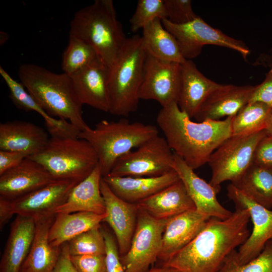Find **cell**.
Wrapping results in <instances>:
<instances>
[{"instance_id":"6da1fadb","label":"cell","mask_w":272,"mask_h":272,"mask_svg":"<svg viewBox=\"0 0 272 272\" xmlns=\"http://www.w3.org/2000/svg\"><path fill=\"white\" fill-rule=\"evenodd\" d=\"M236 208L225 220L211 218L191 242L160 266L180 272H218L227 257L250 233L248 210Z\"/></svg>"},{"instance_id":"7a4b0ae2","label":"cell","mask_w":272,"mask_h":272,"mask_svg":"<svg viewBox=\"0 0 272 272\" xmlns=\"http://www.w3.org/2000/svg\"><path fill=\"white\" fill-rule=\"evenodd\" d=\"M233 116L194 122L174 102L162 107L156 120L171 150L194 170L208 163L213 153L232 135Z\"/></svg>"},{"instance_id":"3957f363","label":"cell","mask_w":272,"mask_h":272,"mask_svg":"<svg viewBox=\"0 0 272 272\" xmlns=\"http://www.w3.org/2000/svg\"><path fill=\"white\" fill-rule=\"evenodd\" d=\"M21 83L51 116L69 120L81 131L91 127L85 121L81 102L70 76L31 63L20 66Z\"/></svg>"},{"instance_id":"277c9868","label":"cell","mask_w":272,"mask_h":272,"mask_svg":"<svg viewBox=\"0 0 272 272\" xmlns=\"http://www.w3.org/2000/svg\"><path fill=\"white\" fill-rule=\"evenodd\" d=\"M69 36L92 46L108 67L127 39L112 0H96L76 12L70 22Z\"/></svg>"},{"instance_id":"5b68a950","label":"cell","mask_w":272,"mask_h":272,"mask_svg":"<svg viewBox=\"0 0 272 272\" xmlns=\"http://www.w3.org/2000/svg\"><path fill=\"white\" fill-rule=\"evenodd\" d=\"M146 56L142 36L135 35L127 38L109 67L111 114L126 117L137 110Z\"/></svg>"},{"instance_id":"8992f818","label":"cell","mask_w":272,"mask_h":272,"mask_svg":"<svg viewBox=\"0 0 272 272\" xmlns=\"http://www.w3.org/2000/svg\"><path fill=\"white\" fill-rule=\"evenodd\" d=\"M157 135L154 125L122 118L102 120L94 128L81 131L78 138L88 142L95 150L103 177L109 174L119 157Z\"/></svg>"},{"instance_id":"52a82bcc","label":"cell","mask_w":272,"mask_h":272,"mask_svg":"<svg viewBox=\"0 0 272 272\" xmlns=\"http://www.w3.org/2000/svg\"><path fill=\"white\" fill-rule=\"evenodd\" d=\"M28 158L41 164L55 180L81 182L98 164L92 146L79 138L50 137L41 152Z\"/></svg>"},{"instance_id":"ba28073f","label":"cell","mask_w":272,"mask_h":272,"mask_svg":"<svg viewBox=\"0 0 272 272\" xmlns=\"http://www.w3.org/2000/svg\"><path fill=\"white\" fill-rule=\"evenodd\" d=\"M267 133L265 129L226 140L211 155L208 163L212 170L210 183L220 186L224 181H237L253 163L256 146Z\"/></svg>"},{"instance_id":"9c48e42d","label":"cell","mask_w":272,"mask_h":272,"mask_svg":"<svg viewBox=\"0 0 272 272\" xmlns=\"http://www.w3.org/2000/svg\"><path fill=\"white\" fill-rule=\"evenodd\" d=\"M174 160V152L165 138L158 135L119 157L108 175L159 176L173 170Z\"/></svg>"},{"instance_id":"30bf717a","label":"cell","mask_w":272,"mask_h":272,"mask_svg":"<svg viewBox=\"0 0 272 272\" xmlns=\"http://www.w3.org/2000/svg\"><path fill=\"white\" fill-rule=\"evenodd\" d=\"M164 27L176 39L181 54L187 60L197 57L206 45L226 47L238 52L246 60L250 50L242 41L230 37L208 24L199 17L187 23L176 25L167 19L161 20Z\"/></svg>"},{"instance_id":"8fae6325","label":"cell","mask_w":272,"mask_h":272,"mask_svg":"<svg viewBox=\"0 0 272 272\" xmlns=\"http://www.w3.org/2000/svg\"><path fill=\"white\" fill-rule=\"evenodd\" d=\"M169 219L155 218L139 208L137 226L129 249L120 256L125 272H144L157 260Z\"/></svg>"},{"instance_id":"7c38bea8","label":"cell","mask_w":272,"mask_h":272,"mask_svg":"<svg viewBox=\"0 0 272 272\" xmlns=\"http://www.w3.org/2000/svg\"><path fill=\"white\" fill-rule=\"evenodd\" d=\"M181 64L156 58L147 53L139 98L157 101L162 107L178 102Z\"/></svg>"},{"instance_id":"4fadbf2b","label":"cell","mask_w":272,"mask_h":272,"mask_svg":"<svg viewBox=\"0 0 272 272\" xmlns=\"http://www.w3.org/2000/svg\"><path fill=\"white\" fill-rule=\"evenodd\" d=\"M227 189L228 197L236 207L248 210L253 224L249 236L235 252L238 262L244 264L256 257L272 238V210L255 202L232 183Z\"/></svg>"},{"instance_id":"5bb4252c","label":"cell","mask_w":272,"mask_h":272,"mask_svg":"<svg viewBox=\"0 0 272 272\" xmlns=\"http://www.w3.org/2000/svg\"><path fill=\"white\" fill-rule=\"evenodd\" d=\"M79 182L72 180H55L17 198L6 200L13 215L28 217L36 222L55 215L54 211L65 201L72 189Z\"/></svg>"},{"instance_id":"9a60e30c","label":"cell","mask_w":272,"mask_h":272,"mask_svg":"<svg viewBox=\"0 0 272 272\" xmlns=\"http://www.w3.org/2000/svg\"><path fill=\"white\" fill-rule=\"evenodd\" d=\"M100 189L106 208L103 221L114 233L121 256L129 249L137 226L139 208L137 203L126 201L116 195L102 178Z\"/></svg>"},{"instance_id":"2e32d148","label":"cell","mask_w":272,"mask_h":272,"mask_svg":"<svg viewBox=\"0 0 272 272\" xmlns=\"http://www.w3.org/2000/svg\"><path fill=\"white\" fill-rule=\"evenodd\" d=\"M174 159L173 169L184 184L195 210L211 218L225 220L230 217L233 212L224 208L217 198L220 186H213L199 177L192 168L174 153Z\"/></svg>"},{"instance_id":"e0dca14e","label":"cell","mask_w":272,"mask_h":272,"mask_svg":"<svg viewBox=\"0 0 272 272\" xmlns=\"http://www.w3.org/2000/svg\"><path fill=\"white\" fill-rule=\"evenodd\" d=\"M55 180L39 163L28 157L0 175V197L13 200Z\"/></svg>"},{"instance_id":"ac0fdd59","label":"cell","mask_w":272,"mask_h":272,"mask_svg":"<svg viewBox=\"0 0 272 272\" xmlns=\"http://www.w3.org/2000/svg\"><path fill=\"white\" fill-rule=\"evenodd\" d=\"M210 218L195 209L170 218L163 232L158 257L161 263L191 242L203 230Z\"/></svg>"},{"instance_id":"d6986e66","label":"cell","mask_w":272,"mask_h":272,"mask_svg":"<svg viewBox=\"0 0 272 272\" xmlns=\"http://www.w3.org/2000/svg\"><path fill=\"white\" fill-rule=\"evenodd\" d=\"M254 86L220 84L209 95L194 117L202 122L234 116L249 102Z\"/></svg>"},{"instance_id":"ffe728a7","label":"cell","mask_w":272,"mask_h":272,"mask_svg":"<svg viewBox=\"0 0 272 272\" xmlns=\"http://www.w3.org/2000/svg\"><path fill=\"white\" fill-rule=\"evenodd\" d=\"M102 179L116 195L133 203H138L180 180L174 170L156 177L108 175L103 177Z\"/></svg>"},{"instance_id":"44dd1931","label":"cell","mask_w":272,"mask_h":272,"mask_svg":"<svg viewBox=\"0 0 272 272\" xmlns=\"http://www.w3.org/2000/svg\"><path fill=\"white\" fill-rule=\"evenodd\" d=\"M50 138L44 128L34 123L13 120L0 124V150L22 153L28 157L41 152Z\"/></svg>"},{"instance_id":"7402d4cb","label":"cell","mask_w":272,"mask_h":272,"mask_svg":"<svg viewBox=\"0 0 272 272\" xmlns=\"http://www.w3.org/2000/svg\"><path fill=\"white\" fill-rule=\"evenodd\" d=\"M109 67L105 65L84 68L71 76L82 104L98 110L109 112Z\"/></svg>"},{"instance_id":"603a6c76","label":"cell","mask_w":272,"mask_h":272,"mask_svg":"<svg viewBox=\"0 0 272 272\" xmlns=\"http://www.w3.org/2000/svg\"><path fill=\"white\" fill-rule=\"evenodd\" d=\"M181 84L178 104L189 117H194L209 95L220 84L207 78L191 60L181 64Z\"/></svg>"},{"instance_id":"cb8c5ba5","label":"cell","mask_w":272,"mask_h":272,"mask_svg":"<svg viewBox=\"0 0 272 272\" xmlns=\"http://www.w3.org/2000/svg\"><path fill=\"white\" fill-rule=\"evenodd\" d=\"M36 228L32 218L17 215L12 223L0 262V272H20L30 250Z\"/></svg>"},{"instance_id":"d4e9b609","label":"cell","mask_w":272,"mask_h":272,"mask_svg":"<svg viewBox=\"0 0 272 272\" xmlns=\"http://www.w3.org/2000/svg\"><path fill=\"white\" fill-rule=\"evenodd\" d=\"M137 205L140 209L158 219H170L195 209L180 179Z\"/></svg>"},{"instance_id":"484cf974","label":"cell","mask_w":272,"mask_h":272,"mask_svg":"<svg viewBox=\"0 0 272 272\" xmlns=\"http://www.w3.org/2000/svg\"><path fill=\"white\" fill-rule=\"evenodd\" d=\"M102 178L98 164L87 177L74 187L65 201L54 211V215L80 212L105 214V203L100 189Z\"/></svg>"},{"instance_id":"4316f807","label":"cell","mask_w":272,"mask_h":272,"mask_svg":"<svg viewBox=\"0 0 272 272\" xmlns=\"http://www.w3.org/2000/svg\"><path fill=\"white\" fill-rule=\"evenodd\" d=\"M55 215L36 221L33 242L20 272H53L60 253V247L49 243V231Z\"/></svg>"},{"instance_id":"83f0119b","label":"cell","mask_w":272,"mask_h":272,"mask_svg":"<svg viewBox=\"0 0 272 272\" xmlns=\"http://www.w3.org/2000/svg\"><path fill=\"white\" fill-rule=\"evenodd\" d=\"M105 216L87 212L55 214L49 231V243L59 247L83 232L100 227Z\"/></svg>"},{"instance_id":"f1b7e54d","label":"cell","mask_w":272,"mask_h":272,"mask_svg":"<svg viewBox=\"0 0 272 272\" xmlns=\"http://www.w3.org/2000/svg\"><path fill=\"white\" fill-rule=\"evenodd\" d=\"M142 38L147 53L156 58L180 64L186 60L181 54L176 39L164 27L159 18L143 28Z\"/></svg>"},{"instance_id":"f546056e","label":"cell","mask_w":272,"mask_h":272,"mask_svg":"<svg viewBox=\"0 0 272 272\" xmlns=\"http://www.w3.org/2000/svg\"><path fill=\"white\" fill-rule=\"evenodd\" d=\"M232 183L258 204L272 209V169L254 163Z\"/></svg>"},{"instance_id":"4dcf8cb0","label":"cell","mask_w":272,"mask_h":272,"mask_svg":"<svg viewBox=\"0 0 272 272\" xmlns=\"http://www.w3.org/2000/svg\"><path fill=\"white\" fill-rule=\"evenodd\" d=\"M0 75L5 81L10 91V98L19 109L25 111H34L39 113L44 119L45 125L58 132L66 131L70 123L66 120L56 119L50 116L29 93L24 86L14 80L1 66Z\"/></svg>"},{"instance_id":"1f68e13d","label":"cell","mask_w":272,"mask_h":272,"mask_svg":"<svg viewBox=\"0 0 272 272\" xmlns=\"http://www.w3.org/2000/svg\"><path fill=\"white\" fill-rule=\"evenodd\" d=\"M103 65L92 46L79 38L69 36L68 44L62 55L61 68L64 73L71 76L87 67Z\"/></svg>"},{"instance_id":"d6a6232c","label":"cell","mask_w":272,"mask_h":272,"mask_svg":"<svg viewBox=\"0 0 272 272\" xmlns=\"http://www.w3.org/2000/svg\"><path fill=\"white\" fill-rule=\"evenodd\" d=\"M271 110L264 103L248 102L233 116L232 135H248L264 129Z\"/></svg>"},{"instance_id":"836d02e7","label":"cell","mask_w":272,"mask_h":272,"mask_svg":"<svg viewBox=\"0 0 272 272\" xmlns=\"http://www.w3.org/2000/svg\"><path fill=\"white\" fill-rule=\"evenodd\" d=\"M236 251L227 257L218 272H272V238L256 257L244 264L238 262Z\"/></svg>"},{"instance_id":"e575fe53","label":"cell","mask_w":272,"mask_h":272,"mask_svg":"<svg viewBox=\"0 0 272 272\" xmlns=\"http://www.w3.org/2000/svg\"><path fill=\"white\" fill-rule=\"evenodd\" d=\"M68 243L71 255H105L106 245L100 227L77 236Z\"/></svg>"},{"instance_id":"d590c367","label":"cell","mask_w":272,"mask_h":272,"mask_svg":"<svg viewBox=\"0 0 272 272\" xmlns=\"http://www.w3.org/2000/svg\"><path fill=\"white\" fill-rule=\"evenodd\" d=\"M157 18L167 19L164 0H139L129 20L130 30L136 32Z\"/></svg>"},{"instance_id":"8d00e7d4","label":"cell","mask_w":272,"mask_h":272,"mask_svg":"<svg viewBox=\"0 0 272 272\" xmlns=\"http://www.w3.org/2000/svg\"><path fill=\"white\" fill-rule=\"evenodd\" d=\"M167 19L172 24L181 25L196 19L190 0H164Z\"/></svg>"},{"instance_id":"74e56055","label":"cell","mask_w":272,"mask_h":272,"mask_svg":"<svg viewBox=\"0 0 272 272\" xmlns=\"http://www.w3.org/2000/svg\"><path fill=\"white\" fill-rule=\"evenodd\" d=\"M79 272H107L105 255H71Z\"/></svg>"},{"instance_id":"f35d334b","label":"cell","mask_w":272,"mask_h":272,"mask_svg":"<svg viewBox=\"0 0 272 272\" xmlns=\"http://www.w3.org/2000/svg\"><path fill=\"white\" fill-rule=\"evenodd\" d=\"M106 245L105 260L107 272H125L120 259L118 245L109 231L101 229Z\"/></svg>"},{"instance_id":"ab89813d","label":"cell","mask_w":272,"mask_h":272,"mask_svg":"<svg viewBox=\"0 0 272 272\" xmlns=\"http://www.w3.org/2000/svg\"><path fill=\"white\" fill-rule=\"evenodd\" d=\"M253 163L272 169V137L268 134L257 144L253 155Z\"/></svg>"},{"instance_id":"60d3db41","label":"cell","mask_w":272,"mask_h":272,"mask_svg":"<svg viewBox=\"0 0 272 272\" xmlns=\"http://www.w3.org/2000/svg\"><path fill=\"white\" fill-rule=\"evenodd\" d=\"M250 102H261L272 107V69L262 83L254 86Z\"/></svg>"},{"instance_id":"b9f144b4","label":"cell","mask_w":272,"mask_h":272,"mask_svg":"<svg viewBox=\"0 0 272 272\" xmlns=\"http://www.w3.org/2000/svg\"><path fill=\"white\" fill-rule=\"evenodd\" d=\"M27 157L22 153L0 150V175L18 166Z\"/></svg>"},{"instance_id":"7bdbcfd3","label":"cell","mask_w":272,"mask_h":272,"mask_svg":"<svg viewBox=\"0 0 272 272\" xmlns=\"http://www.w3.org/2000/svg\"><path fill=\"white\" fill-rule=\"evenodd\" d=\"M53 272H79L71 260L67 242L60 246V253Z\"/></svg>"},{"instance_id":"ee69618b","label":"cell","mask_w":272,"mask_h":272,"mask_svg":"<svg viewBox=\"0 0 272 272\" xmlns=\"http://www.w3.org/2000/svg\"><path fill=\"white\" fill-rule=\"evenodd\" d=\"M13 215L11 213L6 199L0 197V228L2 230Z\"/></svg>"},{"instance_id":"f6af8a7d","label":"cell","mask_w":272,"mask_h":272,"mask_svg":"<svg viewBox=\"0 0 272 272\" xmlns=\"http://www.w3.org/2000/svg\"><path fill=\"white\" fill-rule=\"evenodd\" d=\"M144 272H180L178 270L170 267L158 266L149 268Z\"/></svg>"},{"instance_id":"bcb514c9","label":"cell","mask_w":272,"mask_h":272,"mask_svg":"<svg viewBox=\"0 0 272 272\" xmlns=\"http://www.w3.org/2000/svg\"><path fill=\"white\" fill-rule=\"evenodd\" d=\"M264 129L267 134L272 137V110L267 119Z\"/></svg>"},{"instance_id":"7dc6e473","label":"cell","mask_w":272,"mask_h":272,"mask_svg":"<svg viewBox=\"0 0 272 272\" xmlns=\"http://www.w3.org/2000/svg\"><path fill=\"white\" fill-rule=\"evenodd\" d=\"M0 43L1 45L4 44L8 39L9 35L4 31L0 32Z\"/></svg>"}]
</instances>
